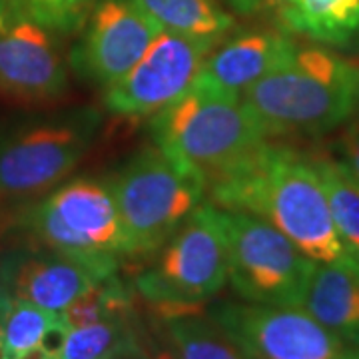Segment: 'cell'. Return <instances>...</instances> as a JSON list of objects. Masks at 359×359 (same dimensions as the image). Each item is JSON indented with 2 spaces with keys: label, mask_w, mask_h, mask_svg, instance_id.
I'll list each match as a JSON object with an SVG mask.
<instances>
[{
  "label": "cell",
  "mask_w": 359,
  "mask_h": 359,
  "mask_svg": "<svg viewBox=\"0 0 359 359\" xmlns=\"http://www.w3.org/2000/svg\"><path fill=\"white\" fill-rule=\"evenodd\" d=\"M216 208L248 212L283 231L316 264L351 262L313 160L266 140L208 184Z\"/></svg>",
  "instance_id": "cell-1"
},
{
  "label": "cell",
  "mask_w": 359,
  "mask_h": 359,
  "mask_svg": "<svg viewBox=\"0 0 359 359\" xmlns=\"http://www.w3.org/2000/svg\"><path fill=\"white\" fill-rule=\"evenodd\" d=\"M359 66L321 48H297L240 96L266 138L320 136L353 116Z\"/></svg>",
  "instance_id": "cell-2"
},
{
  "label": "cell",
  "mask_w": 359,
  "mask_h": 359,
  "mask_svg": "<svg viewBox=\"0 0 359 359\" xmlns=\"http://www.w3.org/2000/svg\"><path fill=\"white\" fill-rule=\"evenodd\" d=\"M154 144L208 188L268 140L240 96L196 82L150 120Z\"/></svg>",
  "instance_id": "cell-3"
},
{
  "label": "cell",
  "mask_w": 359,
  "mask_h": 359,
  "mask_svg": "<svg viewBox=\"0 0 359 359\" xmlns=\"http://www.w3.org/2000/svg\"><path fill=\"white\" fill-rule=\"evenodd\" d=\"M108 184L128 259L154 256L205 198L204 184L174 166L156 144L132 156Z\"/></svg>",
  "instance_id": "cell-4"
},
{
  "label": "cell",
  "mask_w": 359,
  "mask_h": 359,
  "mask_svg": "<svg viewBox=\"0 0 359 359\" xmlns=\"http://www.w3.org/2000/svg\"><path fill=\"white\" fill-rule=\"evenodd\" d=\"M216 210L233 292L252 304L302 308L318 264L266 219L238 210Z\"/></svg>",
  "instance_id": "cell-5"
},
{
  "label": "cell",
  "mask_w": 359,
  "mask_h": 359,
  "mask_svg": "<svg viewBox=\"0 0 359 359\" xmlns=\"http://www.w3.org/2000/svg\"><path fill=\"white\" fill-rule=\"evenodd\" d=\"M102 114L74 108L26 122L0 136V200L25 202L52 192L86 156Z\"/></svg>",
  "instance_id": "cell-6"
},
{
  "label": "cell",
  "mask_w": 359,
  "mask_h": 359,
  "mask_svg": "<svg viewBox=\"0 0 359 359\" xmlns=\"http://www.w3.org/2000/svg\"><path fill=\"white\" fill-rule=\"evenodd\" d=\"M226 282L228 254L218 210L204 202L138 273L136 292L152 308H200Z\"/></svg>",
  "instance_id": "cell-7"
},
{
  "label": "cell",
  "mask_w": 359,
  "mask_h": 359,
  "mask_svg": "<svg viewBox=\"0 0 359 359\" xmlns=\"http://www.w3.org/2000/svg\"><path fill=\"white\" fill-rule=\"evenodd\" d=\"M18 226L34 242L66 254L126 257V238L108 182L80 178L56 186L18 214Z\"/></svg>",
  "instance_id": "cell-8"
},
{
  "label": "cell",
  "mask_w": 359,
  "mask_h": 359,
  "mask_svg": "<svg viewBox=\"0 0 359 359\" xmlns=\"http://www.w3.org/2000/svg\"><path fill=\"white\" fill-rule=\"evenodd\" d=\"M205 313L248 359H359V347L304 308L218 302Z\"/></svg>",
  "instance_id": "cell-9"
},
{
  "label": "cell",
  "mask_w": 359,
  "mask_h": 359,
  "mask_svg": "<svg viewBox=\"0 0 359 359\" xmlns=\"http://www.w3.org/2000/svg\"><path fill=\"white\" fill-rule=\"evenodd\" d=\"M218 42L162 30L140 62L106 88V108L124 118H152L192 88Z\"/></svg>",
  "instance_id": "cell-10"
},
{
  "label": "cell",
  "mask_w": 359,
  "mask_h": 359,
  "mask_svg": "<svg viewBox=\"0 0 359 359\" xmlns=\"http://www.w3.org/2000/svg\"><path fill=\"white\" fill-rule=\"evenodd\" d=\"M160 32L134 0H98L70 54V66L78 76L110 88L140 62Z\"/></svg>",
  "instance_id": "cell-11"
},
{
  "label": "cell",
  "mask_w": 359,
  "mask_h": 359,
  "mask_svg": "<svg viewBox=\"0 0 359 359\" xmlns=\"http://www.w3.org/2000/svg\"><path fill=\"white\" fill-rule=\"evenodd\" d=\"M120 259L108 254H66L58 250H14L0 257V285L16 299L65 311L92 285L118 273Z\"/></svg>",
  "instance_id": "cell-12"
},
{
  "label": "cell",
  "mask_w": 359,
  "mask_h": 359,
  "mask_svg": "<svg viewBox=\"0 0 359 359\" xmlns=\"http://www.w3.org/2000/svg\"><path fill=\"white\" fill-rule=\"evenodd\" d=\"M66 88L68 70L50 30L0 0V94L39 104L62 96Z\"/></svg>",
  "instance_id": "cell-13"
},
{
  "label": "cell",
  "mask_w": 359,
  "mask_h": 359,
  "mask_svg": "<svg viewBox=\"0 0 359 359\" xmlns=\"http://www.w3.org/2000/svg\"><path fill=\"white\" fill-rule=\"evenodd\" d=\"M295 50L297 46L294 40L280 32H245L210 52L196 82L226 94L242 96L259 78L283 65Z\"/></svg>",
  "instance_id": "cell-14"
},
{
  "label": "cell",
  "mask_w": 359,
  "mask_h": 359,
  "mask_svg": "<svg viewBox=\"0 0 359 359\" xmlns=\"http://www.w3.org/2000/svg\"><path fill=\"white\" fill-rule=\"evenodd\" d=\"M302 308L347 344L359 347V266L318 264Z\"/></svg>",
  "instance_id": "cell-15"
},
{
  "label": "cell",
  "mask_w": 359,
  "mask_h": 359,
  "mask_svg": "<svg viewBox=\"0 0 359 359\" xmlns=\"http://www.w3.org/2000/svg\"><path fill=\"white\" fill-rule=\"evenodd\" d=\"M154 332L178 359H248L200 308H152Z\"/></svg>",
  "instance_id": "cell-16"
},
{
  "label": "cell",
  "mask_w": 359,
  "mask_h": 359,
  "mask_svg": "<svg viewBox=\"0 0 359 359\" xmlns=\"http://www.w3.org/2000/svg\"><path fill=\"white\" fill-rule=\"evenodd\" d=\"M282 18L290 30L325 44L359 39V0H294Z\"/></svg>",
  "instance_id": "cell-17"
},
{
  "label": "cell",
  "mask_w": 359,
  "mask_h": 359,
  "mask_svg": "<svg viewBox=\"0 0 359 359\" xmlns=\"http://www.w3.org/2000/svg\"><path fill=\"white\" fill-rule=\"evenodd\" d=\"M138 349L140 330L130 316L68 330L54 359H136Z\"/></svg>",
  "instance_id": "cell-18"
},
{
  "label": "cell",
  "mask_w": 359,
  "mask_h": 359,
  "mask_svg": "<svg viewBox=\"0 0 359 359\" xmlns=\"http://www.w3.org/2000/svg\"><path fill=\"white\" fill-rule=\"evenodd\" d=\"M162 30L219 40L233 18L218 4V0H134Z\"/></svg>",
  "instance_id": "cell-19"
},
{
  "label": "cell",
  "mask_w": 359,
  "mask_h": 359,
  "mask_svg": "<svg viewBox=\"0 0 359 359\" xmlns=\"http://www.w3.org/2000/svg\"><path fill=\"white\" fill-rule=\"evenodd\" d=\"M60 325H65L62 311L11 297L2 318V359H25Z\"/></svg>",
  "instance_id": "cell-20"
},
{
  "label": "cell",
  "mask_w": 359,
  "mask_h": 359,
  "mask_svg": "<svg viewBox=\"0 0 359 359\" xmlns=\"http://www.w3.org/2000/svg\"><path fill=\"white\" fill-rule=\"evenodd\" d=\"M320 174L334 224L351 262L359 266V188L339 160L318 156L311 158Z\"/></svg>",
  "instance_id": "cell-21"
},
{
  "label": "cell",
  "mask_w": 359,
  "mask_h": 359,
  "mask_svg": "<svg viewBox=\"0 0 359 359\" xmlns=\"http://www.w3.org/2000/svg\"><path fill=\"white\" fill-rule=\"evenodd\" d=\"M130 316H134V297L118 273L92 285L62 311L68 330Z\"/></svg>",
  "instance_id": "cell-22"
},
{
  "label": "cell",
  "mask_w": 359,
  "mask_h": 359,
  "mask_svg": "<svg viewBox=\"0 0 359 359\" xmlns=\"http://www.w3.org/2000/svg\"><path fill=\"white\" fill-rule=\"evenodd\" d=\"M13 13L25 16L42 28L72 34L86 25L96 0H2Z\"/></svg>",
  "instance_id": "cell-23"
},
{
  "label": "cell",
  "mask_w": 359,
  "mask_h": 359,
  "mask_svg": "<svg viewBox=\"0 0 359 359\" xmlns=\"http://www.w3.org/2000/svg\"><path fill=\"white\" fill-rule=\"evenodd\" d=\"M339 152H341V164L347 170L351 180L359 188V122H353L346 128L339 138Z\"/></svg>",
  "instance_id": "cell-24"
},
{
  "label": "cell",
  "mask_w": 359,
  "mask_h": 359,
  "mask_svg": "<svg viewBox=\"0 0 359 359\" xmlns=\"http://www.w3.org/2000/svg\"><path fill=\"white\" fill-rule=\"evenodd\" d=\"M136 359H178V355L158 334L156 337L140 334V349Z\"/></svg>",
  "instance_id": "cell-25"
},
{
  "label": "cell",
  "mask_w": 359,
  "mask_h": 359,
  "mask_svg": "<svg viewBox=\"0 0 359 359\" xmlns=\"http://www.w3.org/2000/svg\"><path fill=\"white\" fill-rule=\"evenodd\" d=\"M230 4L242 14H252L256 13L257 8L264 4V0H230Z\"/></svg>",
  "instance_id": "cell-26"
},
{
  "label": "cell",
  "mask_w": 359,
  "mask_h": 359,
  "mask_svg": "<svg viewBox=\"0 0 359 359\" xmlns=\"http://www.w3.org/2000/svg\"><path fill=\"white\" fill-rule=\"evenodd\" d=\"M8 222H11V218H8V210H6V202H2L0 200V233L8 228Z\"/></svg>",
  "instance_id": "cell-27"
},
{
  "label": "cell",
  "mask_w": 359,
  "mask_h": 359,
  "mask_svg": "<svg viewBox=\"0 0 359 359\" xmlns=\"http://www.w3.org/2000/svg\"><path fill=\"white\" fill-rule=\"evenodd\" d=\"M25 359H48V358H46V355H44V353H42L40 349H36V351H32V353H28V355H26Z\"/></svg>",
  "instance_id": "cell-28"
},
{
  "label": "cell",
  "mask_w": 359,
  "mask_h": 359,
  "mask_svg": "<svg viewBox=\"0 0 359 359\" xmlns=\"http://www.w3.org/2000/svg\"><path fill=\"white\" fill-rule=\"evenodd\" d=\"M353 116H355V122H359V86H358V94H355V106H353Z\"/></svg>",
  "instance_id": "cell-29"
},
{
  "label": "cell",
  "mask_w": 359,
  "mask_h": 359,
  "mask_svg": "<svg viewBox=\"0 0 359 359\" xmlns=\"http://www.w3.org/2000/svg\"><path fill=\"white\" fill-rule=\"evenodd\" d=\"M271 2H276V4H282V8H283V6H290L294 0H271Z\"/></svg>",
  "instance_id": "cell-30"
},
{
  "label": "cell",
  "mask_w": 359,
  "mask_h": 359,
  "mask_svg": "<svg viewBox=\"0 0 359 359\" xmlns=\"http://www.w3.org/2000/svg\"><path fill=\"white\" fill-rule=\"evenodd\" d=\"M118 359H130V358H118Z\"/></svg>",
  "instance_id": "cell-31"
}]
</instances>
